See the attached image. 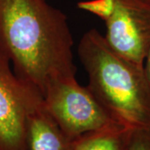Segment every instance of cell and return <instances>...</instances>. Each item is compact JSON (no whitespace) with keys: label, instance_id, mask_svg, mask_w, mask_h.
Instances as JSON below:
<instances>
[{"label":"cell","instance_id":"obj_1","mask_svg":"<svg viewBox=\"0 0 150 150\" xmlns=\"http://www.w3.org/2000/svg\"><path fill=\"white\" fill-rule=\"evenodd\" d=\"M73 47L67 17L46 0H0V49L43 96L52 82L76 77Z\"/></svg>","mask_w":150,"mask_h":150},{"label":"cell","instance_id":"obj_2","mask_svg":"<svg viewBox=\"0 0 150 150\" xmlns=\"http://www.w3.org/2000/svg\"><path fill=\"white\" fill-rule=\"evenodd\" d=\"M78 54L87 87L112 117L129 129L150 128V85L144 67L116 54L92 28L82 36Z\"/></svg>","mask_w":150,"mask_h":150},{"label":"cell","instance_id":"obj_3","mask_svg":"<svg viewBox=\"0 0 150 150\" xmlns=\"http://www.w3.org/2000/svg\"><path fill=\"white\" fill-rule=\"evenodd\" d=\"M43 98L45 110L71 140L99 129L123 125L112 118L87 86L78 83L76 77L52 82Z\"/></svg>","mask_w":150,"mask_h":150},{"label":"cell","instance_id":"obj_4","mask_svg":"<svg viewBox=\"0 0 150 150\" xmlns=\"http://www.w3.org/2000/svg\"><path fill=\"white\" fill-rule=\"evenodd\" d=\"M43 104L42 93L11 69L0 49V150H28V125Z\"/></svg>","mask_w":150,"mask_h":150},{"label":"cell","instance_id":"obj_5","mask_svg":"<svg viewBox=\"0 0 150 150\" xmlns=\"http://www.w3.org/2000/svg\"><path fill=\"white\" fill-rule=\"evenodd\" d=\"M108 46L125 59L144 67L150 49V0H117L105 22Z\"/></svg>","mask_w":150,"mask_h":150},{"label":"cell","instance_id":"obj_6","mask_svg":"<svg viewBox=\"0 0 150 150\" xmlns=\"http://www.w3.org/2000/svg\"><path fill=\"white\" fill-rule=\"evenodd\" d=\"M27 143L28 150H74L73 140L62 131L43 104L29 118Z\"/></svg>","mask_w":150,"mask_h":150},{"label":"cell","instance_id":"obj_7","mask_svg":"<svg viewBox=\"0 0 150 150\" xmlns=\"http://www.w3.org/2000/svg\"><path fill=\"white\" fill-rule=\"evenodd\" d=\"M131 132L123 125L90 132L73 140L74 150H128Z\"/></svg>","mask_w":150,"mask_h":150},{"label":"cell","instance_id":"obj_8","mask_svg":"<svg viewBox=\"0 0 150 150\" xmlns=\"http://www.w3.org/2000/svg\"><path fill=\"white\" fill-rule=\"evenodd\" d=\"M117 0H88L78 3L79 9L93 13L103 21H107L115 10Z\"/></svg>","mask_w":150,"mask_h":150},{"label":"cell","instance_id":"obj_9","mask_svg":"<svg viewBox=\"0 0 150 150\" xmlns=\"http://www.w3.org/2000/svg\"><path fill=\"white\" fill-rule=\"evenodd\" d=\"M128 150H150V128L132 129Z\"/></svg>","mask_w":150,"mask_h":150},{"label":"cell","instance_id":"obj_10","mask_svg":"<svg viewBox=\"0 0 150 150\" xmlns=\"http://www.w3.org/2000/svg\"><path fill=\"white\" fill-rule=\"evenodd\" d=\"M144 71L150 85V49L144 61Z\"/></svg>","mask_w":150,"mask_h":150}]
</instances>
